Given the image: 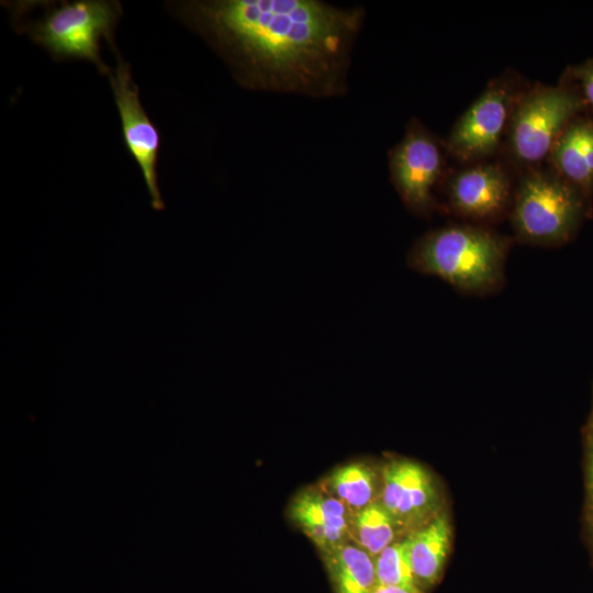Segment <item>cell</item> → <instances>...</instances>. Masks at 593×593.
I'll use <instances>...</instances> for the list:
<instances>
[{"instance_id": "1", "label": "cell", "mask_w": 593, "mask_h": 593, "mask_svg": "<svg viewBox=\"0 0 593 593\" xmlns=\"http://www.w3.org/2000/svg\"><path fill=\"white\" fill-rule=\"evenodd\" d=\"M169 11L254 91L339 97L365 10L321 0H190Z\"/></svg>"}, {"instance_id": "2", "label": "cell", "mask_w": 593, "mask_h": 593, "mask_svg": "<svg viewBox=\"0 0 593 593\" xmlns=\"http://www.w3.org/2000/svg\"><path fill=\"white\" fill-rule=\"evenodd\" d=\"M512 239L489 228L454 224L427 232L409 251L407 266L467 295H491L505 283Z\"/></svg>"}, {"instance_id": "3", "label": "cell", "mask_w": 593, "mask_h": 593, "mask_svg": "<svg viewBox=\"0 0 593 593\" xmlns=\"http://www.w3.org/2000/svg\"><path fill=\"white\" fill-rule=\"evenodd\" d=\"M40 18L11 13L15 29L44 47L56 60L81 59L101 74L111 69L101 56V40L114 52V30L122 14L121 4L109 0L38 1Z\"/></svg>"}, {"instance_id": "4", "label": "cell", "mask_w": 593, "mask_h": 593, "mask_svg": "<svg viewBox=\"0 0 593 593\" xmlns=\"http://www.w3.org/2000/svg\"><path fill=\"white\" fill-rule=\"evenodd\" d=\"M592 204L556 172H530L521 181L511 221L523 243L557 247L569 243L591 215Z\"/></svg>"}, {"instance_id": "5", "label": "cell", "mask_w": 593, "mask_h": 593, "mask_svg": "<svg viewBox=\"0 0 593 593\" xmlns=\"http://www.w3.org/2000/svg\"><path fill=\"white\" fill-rule=\"evenodd\" d=\"M585 111L577 89L567 81L540 87L523 97L512 113L511 147L524 163L547 156L564 127Z\"/></svg>"}, {"instance_id": "6", "label": "cell", "mask_w": 593, "mask_h": 593, "mask_svg": "<svg viewBox=\"0 0 593 593\" xmlns=\"http://www.w3.org/2000/svg\"><path fill=\"white\" fill-rule=\"evenodd\" d=\"M379 501L403 537L447 510L436 477L423 465L405 458H393L382 466Z\"/></svg>"}, {"instance_id": "7", "label": "cell", "mask_w": 593, "mask_h": 593, "mask_svg": "<svg viewBox=\"0 0 593 593\" xmlns=\"http://www.w3.org/2000/svg\"><path fill=\"white\" fill-rule=\"evenodd\" d=\"M114 53L118 63L108 76L121 121L123 142L128 154L138 165L150 197L152 208L161 211L165 204L157 175L161 135L142 105L138 87L131 74V66L120 56L118 49Z\"/></svg>"}, {"instance_id": "8", "label": "cell", "mask_w": 593, "mask_h": 593, "mask_svg": "<svg viewBox=\"0 0 593 593\" xmlns=\"http://www.w3.org/2000/svg\"><path fill=\"white\" fill-rule=\"evenodd\" d=\"M392 181L406 206L421 215L434 208L433 188L441 171V153L421 126L407 128L390 153Z\"/></svg>"}, {"instance_id": "9", "label": "cell", "mask_w": 593, "mask_h": 593, "mask_svg": "<svg viewBox=\"0 0 593 593\" xmlns=\"http://www.w3.org/2000/svg\"><path fill=\"white\" fill-rule=\"evenodd\" d=\"M512 109L510 90L490 86L454 125L448 147L462 159L490 155L496 147Z\"/></svg>"}, {"instance_id": "10", "label": "cell", "mask_w": 593, "mask_h": 593, "mask_svg": "<svg viewBox=\"0 0 593 593\" xmlns=\"http://www.w3.org/2000/svg\"><path fill=\"white\" fill-rule=\"evenodd\" d=\"M510 198V180L494 165L475 166L459 172L448 189L450 209L475 222L493 221L503 215Z\"/></svg>"}, {"instance_id": "11", "label": "cell", "mask_w": 593, "mask_h": 593, "mask_svg": "<svg viewBox=\"0 0 593 593\" xmlns=\"http://www.w3.org/2000/svg\"><path fill=\"white\" fill-rule=\"evenodd\" d=\"M289 517L311 538L321 553L351 542V514L323 489L299 492L290 504Z\"/></svg>"}, {"instance_id": "12", "label": "cell", "mask_w": 593, "mask_h": 593, "mask_svg": "<svg viewBox=\"0 0 593 593\" xmlns=\"http://www.w3.org/2000/svg\"><path fill=\"white\" fill-rule=\"evenodd\" d=\"M556 174L592 204L593 114L580 113L561 132L550 153Z\"/></svg>"}, {"instance_id": "13", "label": "cell", "mask_w": 593, "mask_h": 593, "mask_svg": "<svg viewBox=\"0 0 593 593\" xmlns=\"http://www.w3.org/2000/svg\"><path fill=\"white\" fill-rule=\"evenodd\" d=\"M406 538L415 582L426 593L440 580L450 552L452 528L447 510Z\"/></svg>"}, {"instance_id": "14", "label": "cell", "mask_w": 593, "mask_h": 593, "mask_svg": "<svg viewBox=\"0 0 593 593\" xmlns=\"http://www.w3.org/2000/svg\"><path fill=\"white\" fill-rule=\"evenodd\" d=\"M336 593H373L377 588L374 559L354 542L322 553Z\"/></svg>"}, {"instance_id": "15", "label": "cell", "mask_w": 593, "mask_h": 593, "mask_svg": "<svg viewBox=\"0 0 593 593\" xmlns=\"http://www.w3.org/2000/svg\"><path fill=\"white\" fill-rule=\"evenodd\" d=\"M322 489L354 514L379 500L381 469L366 462L347 463L332 471Z\"/></svg>"}, {"instance_id": "16", "label": "cell", "mask_w": 593, "mask_h": 593, "mask_svg": "<svg viewBox=\"0 0 593 593\" xmlns=\"http://www.w3.org/2000/svg\"><path fill=\"white\" fill-rule=\"evenodd\" d=\"M351 542L373 559L388 546L403 538L399 526L377 500L350 517Z\"/></svg>"}, {"instance_id": "17", "label": "cell", "mask_w": 593, "mask_h": 593, "mask_svg": "<svg viewBox=\"0 0 593 593\" xmlns=\"http://www.w3.org/2000/svg\"><path fill=\"white\" fill-rule=\"evenodd\" d=\"M374 567L377 585L418 589L410 562L406 536L383 549L374 558Z\"/></svg>"}, {"instance_id": "18", "label": "cell", "mask_w": 593, "mask_h": 593, "mask_svg": "<svg viewBox=\"0 0 593 593\" xmlns=\"http://www.w3.org/2000/svg\"><path fill=\"white\" fill-rule=\"evenodd\" d=\"M584 488L583 537L593 564V434L583 429Z\"/></svg>"}, {"instance_id": "19", "label": "cell", "mask_w": 593, "mask_h": 593, "mask_svg": "<svg viewBox=\"0 0 593 593\" xmlns=\"http://www.w3.org/2000/svg\"><path fill=\"white\" fill-rule=\"evenodd\" d=\"M564 78L577 89L585 110L590 109L593 114V59L570 67Z\"/></svg>"}, {"instance_id": "20", "label": "cell", "mask_w": 593, "mask_h": 593, "mask_svg": "<svg viewBox=\"0 0 593 593\" xmlns=\"http://www.w3.org/2000/svg\"><path fill=\"white\" fill-rule=\"evenodd\" d=\"M373 593H424V592L414 588H405V586H398V585H377Z\"/></svg>"}, {"instance_id": "21", "label": "cell", "mask_w": 593, "mask_h": 593, "mask_svg": "<svg viewBox=\"0 0 593 593\" xmlns=\"http://www.w3.org/2000/svg\"><path fill=\"white\" fill-rule=\"evenodd\" d=\"M585 430L590 432L593 434V391H592V404H591V411H590V414L588 416V419H586V423L584 425V428Z\"/></svg>"}]
</instances>
